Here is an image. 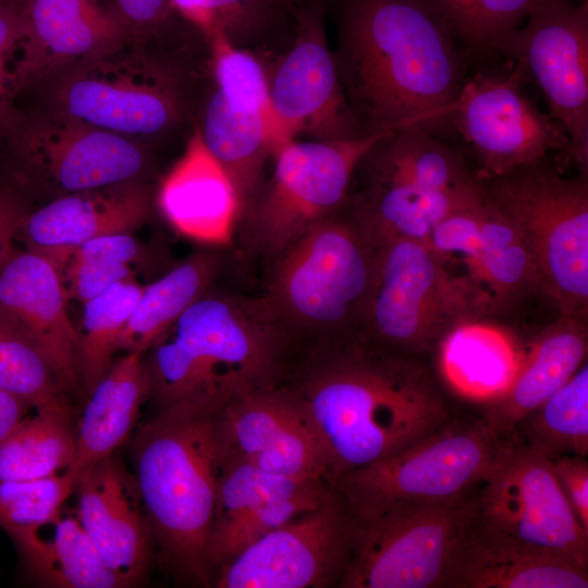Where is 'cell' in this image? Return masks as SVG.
I'll return each instance as SVG.
<instances>
[{"label":"cell","instance_id":"1","mask_svg":"<svg viewBox=\"0 0 588 588\" xmlns=\"http://www.w3.org/2000/svg\"><path fill=\"white\" fill-rule=\"evenodd\" d=\"M346 102L366 135L451 124L470 60L428 0H329Z\"/></svg>","mask_w":588,"mask_h":588},{"label":"cell","instance_id":"2","mask_svg":"<svg viewBox=\"0 0 588 588\" xmlns=\"http://www.w3.org/2000/svg\"><path fill=\"white\" fill-rule=\"evenodd\" d=\"M359 341L299 357L285 381L297 393L336 480L430 434L456 415L425 359Z\"/></svg>","mask_w":588,"mask_h":588},{"label":"cell","instance_id":"3","mask_svg":"<svg viewBox=\"0 0 588 588\" xmlns=\"http://www.w3.org/2000/svg\"><path fill=\"white\" fill-rule=\"evenodd\" d=\"M149 394L158 409L218 415L248 391L282 383L294 352L262 295L210 287L148 350Z\"/></svg>","mask_w":588,"mask_h":588},{"label":"cell","instance_id":"4","mask_svg":"<svg viewBox=\"0 0 588 588\" xmlns=\"http://www.w3.org/2000/svg\"><path fill=\"white\" fill-rule=\"evenodd\" d=\"M225 450L218 415L168 407L139 428L134 480L151 537L177 579L211 586L207 560Z\"/></svg>","mask_w":588,"mask_h":588},{"label":"cell","instance_id":"5","mask_svg":"<svg viewBox=\"0 0 588 588\" xmlns=\"http://www.w3.org/2000/svg\"><path fill=\"white\" fill-rule=\"evenodd\" d=\"M378 253L342 210L269 262L261 295L296 358L359 341Z\"/></svg>","mask_w":588,"mask_h":588},{"label":"cell","instance_id":"6","mask_svg":"<svg viewBox=\"0 0 588 588\" xmlns=\"http://www.w3.org/2000/svg\"><path fill=\"white\" fill-rule=\"evenodd\" d=\"M483 197L465 152L415 125L385 133L358 161L344 212L378 248L425 241L451 213Z\"/></svg>","mask_w":588,"mask_h":588},{"label":"cell","instance_id":"7","mask_svg":"<svg viewBox=\"0 0 588 588\" xmlns=\"http://www.w3.org/2000/svg\"><path fill=\"white\" fill-rule=\"evenodd\" d=\"M481 179L485 199L525 245L540 294L561 316L587 319L588 172L564 176L548 157Z\"/></svg>","mask_w":588,"mask_h":588},{"label":"cell","instance_id":"8","mask_svg":"<svg viewBox=\"0 0 588 588\" xmlns=\"http://www.w3.org/2000/svg\"><path fill=\"white\" fill-rule=\"evenodd\" d=\"M507 437L479 416H455L405 449L342 475L335 488L356 520L402 502L449 501L480 489Z\"/></svg>","mask_w":588,"mask_h":588},{"label":"cell","instance_id":"9","mask_svg":"<svg viewBox=\"0 0 588 588\" xmlns=\"http://www.w3.org/2000/svg\"><path fill=\"white\" fill-rule=\"evenodd\" d=\"M382 135L286 144L238 219L241 250L270 262L310 228L342 211L358 161Z\"/></svg>","mask_w":588,"mask_h":588},{"label":"cell","instance_id":"10","mask_svg":"<svg viewBox=\"0 0 588 588\" xmlns=\"http://www.w3.org/2000/svg\"><path fill=\"white\" fill-rule=\"evenodd\" d=\"M479 490L449 501H412L355 520L342 588H441L451 553L478 510Z\"/></svg>","mask_w":588,"mask_h":588},{"label":"cell","instance_id":"11","mask_svg":"<svg viewBox=\"0 0 588 588\" xmlns=\"http://www.w3.org/2000/svg\"><path fill=\"white\" fill-rule=\"evenodd\" d=\"M466 317L473 316L427 242L394 240L379 248L359 342L427 356Z\"/></svg>","mask_w":588,"mask_h":588},{"label":"cell","instance_id":"12","mask_svg":"<svg viewBox=\"0 0 588 588\" xmlns=\"http://www.w3.org/2000/svg\"><path fill=\"white\" fill-rule=\"evenodd\" d=\"M543 94L549 114L566 131L562 156L588 172V3L542 0L500 46Z\"/></svg>","mask_w":588,"mask_h":588},{"label":"cell","instance_id":"13","mask_svg":"<svg viewBox=\"0 0 588 588\" xmlns=\"http://www.w3.org/2000/svg\"><path fill=\"white\" fill-rule=\"evenodd\" d=\"M118 45L82 60L65 77L57 93L60 113L123 136L169 131L183 115L176 76L121 53Z\"/></svg>","mask_w":588,"mask_h":588},{"label":"cell","instance_id":"14","mask_svg":"<svg viewBox=\"0 0 588 588\" xmlns=\"http://www.w3.org/2000/svg\"><path fill=\"white\" fill-rule=\"evenodd\" d=\"M328 3L299 0L291 48L270 73L266 70L280 150L303 135L313 140L367 136L346 102L327 41Z\"/></svg>","mask_w":588,"mask_h":588},{"label":"cell","instance_id":"15","mask_svg":"<svg viewBox=\"0 0 588 588\" xmlns=\"http://www.w3.org/2000/svg\"><path fill=\"white\" fill-rule=\"evenodd\" d=\"M355 520L335 486L315 509L269 532L215 573L218 588L338 586L348 566Z\"/></svg>","mask_w":588,"mask_h":588},{"label":"cell","instance_id":"16","mask_svg":"<svg viewBox=\"0 0 588 588\" xmlns=\"http://www.w3.org/2000/svg\"><path fill=\"white\" fill-rule=\"evenodd\" d=\"M503 72L467 77L454 106L451 124L473 151L481 177L562 156L569 140L564 127L542 112L523 89L525 78L512 61Z\"/></svg>","mask_w":588,"mask_h":588},{"label":"cell","instance_id":"17","mask_svg":"<svg viewBox=\"0 0 588 588\" xmlns=\"http://www.w3.org/2000/svg\"><path fill=\"white\" fill-rule=\"evenodd\" d=\"M476 517L494 530L558 552L588 568V534L552 462L511 436L479 489Z\"/></svg>","mask_w":588,"mask_h":588},{"label":"cell","instance_id":"18","mask_svg":"<svg viewBox=\"0 0 588 588\" xmlns=\"http://www.w3.org/2000/svg\"><path fill=\"white\" fill-rule=\"evenodd\" d=\"M218 425L226 457L297 480L334 485L318 433L287 383L241 394L218 414Z\"/></svg>","mask_w":588,"mask_h":588},{"label":"cell","instance_id":"19","mask_svg":"<svg viewBox=\"0 0 588 588\" xmlns=\"http://www.w3.org/2000/svg\"><path fill=\"white\" fill-rule=\"evenodd\" d=\"M24 149L28 162L65 194L135 180L147 164L143 149L126 136L63 113L34 125Z\"/></svg>","mask_w":588,"mask_h":588},{"label":"cell","instance_id":"20","mask_svg":"<svg viewBox=\"0 0 588 588\" xmlns=\"http://www.w3.org/2000/svg\"><path fill=\"white\" fill-rule=\"evenodd\" d=\"M60 271L47 255L14 249L0 260V310L46 354L69 393L81 383L79 331L66 309Z\"/></svg>","mask_w":588,"mask_h":588},{"label":"cell","instance_id":"21","mask_svg":"<svg viewBox=\"0 0 588 588\" xmlns=\"http://www.w3.org/2000/svg\"><path fill=\"white\" fill-rule=\"evenodd\" d=\"M75 513L107 566L124 587L146 575L150 531L133 475L110 455L79 478Z\"/></svg>","mask_w":588,"mask_h":588},{"label":"cell","instance_id":"22","mask_svg":"<svg viewBox=\"0 0 588 588\" xmlns=\"http://www.w3.org/2000/svg\"><path fill=\"white\" fill-rule=\"evenodd\" d=\"M587 587L588 568L494 530L476 515L456 542L441 583V588Z\"/></svg>","mask_w":588,"mask_h":588},{"label":"cell","instance_id":"23","mask_svg":"<svg viewBox=\"0 0 588 588\" xmlns=\"http://www.w3.org/2000/svg\"><path fill=\"white\" fill-rule=\"evenodd\" d=\"M157 204L180 234L207 246L226 247L233 243L240 218L236 191L206 148L198 127L161 181Z\"/></svg>","mask_w":588,"mask_h":588},{"label":"cell","instance_id":"24","mask_svg":"<svg viewBox=\"0 0 588 588\" xmlns=\"http://www.w3.org/2000/svg\"><path fill=\"white\" fill-rule=\"evenodd\" d=\"M151 197L136 180L65 194L22 219L28 248L45 255L110 234L131 233L148 218Z\"/></svg>","mask_w":588,"mask_h":588},{"label":"cell","instance_id":"25","mask_svg":"<svg viewBox=\"0 0 588 588\" xmlns=\"http://www.w3.org/2000/svg\"><path fill=\"white\" fill-rule=\"evenodd\" d=\"M121 23L91 0H32L21 14L23 54L14 70L17 85L82 61L119 44Z\"/></svg>","mask_w":588,"mask_h":588},{"label":"cell","instance_id":"26","mask_svg":"<svg viewBox=\"0 0 588 588\" xmlns=\"http://www.w3.org/2000/svg\"><path fill=\"white\" fill-rule=\"evenodd\" d=\"M198 130L206 148L234 185L241 217L265 181L266 161L280 150L272 105L215 86Z\"/></svg>","mask_w":588,"mask_h":588},{"label":"cell","instance_id":"27","mask_svg":"<svg viewBox=\"0 0 588 588\" xmlns=\"http://www.w3.org/2000/svg\"><path fill=\"white\" fill-rule=\"evenodd\" d=\"M586 319L561 316L523 350L518 370L506 392L482 406L481 417L498 436L509 437L532 409L563 387L586 363Z\"/></svg>","mask_w":588,"mask_h":588},{"label":"cell","instance_id":"28","mask_svg":"<svg viewBox=\"0 0 588 588\" xmlns=\"http://www.w3.org/2000/svg\"><path fill=\"white\" fill-rule=\"evenodd\" d=\"M461 274L477 317L488 318L540 294L535 267L519 235L485 196Z\"/></svg>","mask_w":588,"mask_h":588},{"label":"cell","instance_id":"29","mask_svg":"<svg viewBox=\"0 0 588 588\" xmlns=\"http://www.w3.org/2000/svg\"><path fill=\"white\" fill-rule=\"evenodd\" d=\"M434 353L436 370L443 385L482 406L506 392L523 356L509 331L482 317H466L456 322Z\"/></svg>","mask_w":588,"mask_h":588},{"label":"cell","instance_id":"30","mask_svg":"<svg viewBox=\"0 0 588 588\" xmlns=\"http://www.w3.org/2000/svg\"><path fill=\"white\" fill-rule=\"evenodd\" d=\"M148 394L143 354L135 352L112 364L88 393L76 426L74 456L64 470L75 487L88 468L112 455L128 438Z\"/></svg>","mask_w":588,"mask_h":588},{"label":"cell","instance_id":"31","mask_svg":"<svg viewBox=\"0 0 588 588\" xmlns=\"http://www.w3.org/2000/svg\"><path fill=\"white\" fill-rule=\"evenodd\" d=\"M225 247L211 246L179 264L161 278L143 286L136 305L123 329L119 351L147 352L201 297L224 270Z\"/></svg>","mask_w":588,"mask_h":588},{"label":"cell","instance_id":"32","mask_svg":"<svg viewBox=\"0 0 588 588\" xmlns=\"http://www.w3.org/2000/svg\"><path fill=\"white\" fill-rule=\"evenodd\" d=\"M30 575L48 587L120 588L81 525L64 509L50 522L14 542Z\"/></svg>","mask_w":588,"mask_h":588},{"label":"cell","instance_id":"33","mask_svg":"<svg viewBox=\"0 0 588 588\" xmlns=\"http://www.w3.org/2000/svg\"><path fill=\"white\" fill-rule=\"evenodd\" d=\"M518 442L552 461L588 454V366L528 413L511 433Z\"/></svg>","mask_w":588,"mask_h":588},{"label":"cell","instance_id":"34","mask_svg":"<svg viewBox=\"0 0 588 588\" xmlns=\"http://www.w3.org/2000/svg\"><path fill=\"white\" fill-rule=\"evenodd\" d=\"M73 411H41L23 418L0 443V481L64 471L75 452Z\"/></svg>","mask_w":588,"mask_h":588},{"label":"cell","instance_id":"35","mask_svg":"<svg viewBox=\"0 0 588 588\" xmlns=\"http://www.w3.org/2000/svg\"><path fill=\"white\" fill-rule=\"evenodd\" d=\"M0 389L35 412L72 411L70 393L46 354L1 310Z\"/></svg>","mask_w":588,"mask_h":588},{"label":"cell","instance_id":"36","mask_svg":"<svg viewBox=\"0 0 588 588\" xmlns=\"http://www.w3.org/2000/svg\"><path fill=\"white\" fill-rule=\"evenodd\" d=\"M143 286L133 278L119 281L86 301L79 332L81 383L87 393L100 381L119 351V341Z\"/></svg>","mask_w":588,"mask_h":588},{"label":"cell","instance_id":"37","mask_svg":"<svg viewBox=\"0 0 588 588\" xmlns=\"http://www.w3.org/2000/svg\"><path fill=\"white\" fill-rule=\"evenodd\" d=\"M175 10L204 36L222 32L236 47L264 44L293 29L294 15L272 0H170Z\"/></svg>","mask_w":588,"mask_h":588},{"label":"cell","instance_id":"38","mask_svg":"<svg viewBox=\"0 0 588 588\" xmlns=\"http://www.w3.org/2000/svg\"><path fill=\"white\" fill-rule=\"evenodd\" d=\"M138 253L135 238L121 233L99 236L47 256L60 271L68 298L84 304L112 284L133 278L131 267Z\"/></svg>","mask_w":588,"mask_h":588},{"label":"cell","instance_id":"39","mask_svg":"<svg viewBox=\"0 0 588 588\" xmlns=\"http://www.w3.org/2000/svg\"><path fill=\"white\" fill-rule=\"evenodd\" d=\"M542 0H434L471 61L499 56L501 44Z\"/></svg>","mask_w":588,"mask_h":588},{"label":"cell","instance_id":"40","mask_svg":"<svg viewBox=\"0 0 588 588\" xmlns=\"http://www.w3.org/2000/svg\"><path fill=\"white\" fill-rule=\"evenodd\" d=\"M316 482L324 481L297 480L225 456L207 549L267 501Z\"/></svg>","mask_w":588,"mask_h":588},{"label":"cell","instance_id":"41","mask_svg":"<svg viewBox=\"0 0 588 588\" xmlns=\"http://www.w3.org/2000/svg\"><path fill=\"white\" fill-rule=\"evenodd\" d=\"M74 490L65 471L0 481V527L15 542L53 519Z\"/></svg>","mask_w":588,"mask_h":588},{"label":"cell","instance_id":"42","mask_svg":"<svg viewBox=\"0 0 588 588\" xmlns=\"http://www.w3.org/2000/svg\"><path fill=\"white\" fill-rule=\"evenodd\" d=\"M333 487L334 485L329 482H316L293 494L274 498L260 505L223 538L208 547L207 560L213 576L221 565L246 548L296 516L315 509Z\"/></svg>","mask_w":588,"mask_h":588},{"label":"cell","instance_id":"43","mask_svg":"<svg viewBox=\"0 0 588 588\" xmlns=\"http://www.w3.org/2000/svg\"><path fill=\"white\" fill-rule=\"evenodd\" d=\"M551 462L575 515L588 534V462L586 456L562 455Z\"/></svg>","mask_w":588,"mask_h":588},{"label":"cell","instance_id":"44","mask_svg":"<svg viewBox=\"0 0 588 588\" xmlns=\"http://www.w3.org/2000/svg\"><path fill=\"white\" fill-rule=\"evenodd\" d=\"M120 17L137 28L152 29L163 25L174 12L170 0H112Z\"/></svg>","mask_w":588,"mask_h":588},{"label":"cell","instance_id":"45","mask_svg":"<svg viewBox=\"0 0 588 588\" xmlns=\"http://www.w3.org/2000/svg\"><path fill=\"white\" fill-rule=\"evenodd\" d=\"M21 209L16 200L8 195H0V260L12 246L13 238L22 221Z\"/></svg>","mask_w":588,"mask_h":588},{"label":"cell","instance_id":"46","mask_svg":"<svg viewBox=\"0 0 588 588\" xmlns=\"http://www.w3.org/2000/svg\"><path fill=\"white\" fill-rule=\"evenodd\" d=\"M29 408L24 401L0 389V443L27 416Z\"/></svg>","mask_w":588,"mask_h":588},{"label":"cell","instance_id":"47","mask_svg":"<svg viewBox=\"0 0 588 588\" xmlns=\"http://www.w3.org/2000/svg\"><path fill=\"white\" fill-rule=\"evenodd\" d=\"M21 14L10 11L0 12V99L4 93V58L19 38Z\"/></svg>","mask_w":588,"mask_h":588},{"label":"cell","instance_id":"48","mask_svg":"<svg viewBox=\"0 0 588 588\" xmlns=\"http://www.w3.org/2000/svg\"><path fill=\"white\" fill-rule=\"evenodd\" d=\"M278 7L284 11L294 14L295 7L299 0H272Z\"/></svg>","mask_w":588,"mask_h":588},{"label":"cell","instance_id":"49","mask_svg":"<svg viewBox=\"0 0 588 588\" xmlns=\"http://www.w3.org/2000/svg\"><path fill=\"white\" fill-rule=\"evenodd\" d=\"M581 2H587L588 3V0H580Z\"/></svg>","mask_w":588,"mask_h":588},{"label":"cell","instance_id":"50","mask_svg":"<svg viewBox=\"0 0 588 588\" xmlns=\"http://www.w3.org/2000/svg\"><path fill=\"white\" fill-rule=\"evenodd\" d=\"M429 2H433L434 0H428Z\"/></svg>","mask_w":588,"mask_h":588}]
</instances>
